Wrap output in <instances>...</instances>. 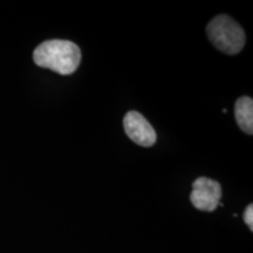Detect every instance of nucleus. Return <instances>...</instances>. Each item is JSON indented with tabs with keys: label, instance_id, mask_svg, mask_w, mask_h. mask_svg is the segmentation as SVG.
Instances as JSON below:
<instances>
[{
	"label": "nucleus",
	"instance_id": "f257e3e1",
	"mask_svg": "<svg viewBox=\"0 0 253 253\" xmlns=\"http://www.w3.org/2000/svg\"><path fill=\"white\" fill-rule=\"evenodd\" d=\"M33 60L39 67L50 69L60 75H71L81 62V50L68 40H47L34 49Z\"/></svg>",
	"mask_w": 253,
	"mask_h": 253
},
{
	"label": "nucleus",
	"instance_id": "f03ea898",
	"mask_svg": "<svg viewBox=\"0 0 253 253\" xmlns=\"http://www.w3.org/2000/svg\"><path fill=\"white\" fill-rule=\"evenodd\" d=\"M207 33L211 43L225 54H238L245 45L244 30L229 15L220 14L213 18L208 24Z\"/></svg>",
	"mask_w": 253,
	"mask_h": 253
},
{
	"label": "nucleus",
	"instance_id": "7ed1b4c3",
	"mask_svg": "<svg viewBox=\"0 0 253 253\" xmlns=\"http://www.w3.org/2000/svg\"><path fill=\"white\" fill-rule=\"evenodd\" d=\"M221 186L218 182L208 177H199L192 183L190 201L196 209L205 212H212L220 203Z\"/></svg>",
	"mask_w": 253,
	"mask_h": 253
},
{
	"label": "nucleus",
	"instance_id": "20e7f679",
	"mask_svg": "<svg viewBox=\"0 0 253 253\" xmlns=\"http://www.w3.org/2000/svg\"><path fill=\"white\" fill-rule=\"evenodd\" d=\"M123 126L126 136L137 145L149 148L156 143V131L148 120L138 112L131 110L126 113L123 119Z\"/></svg>",
	"mask_w": 253,
	"mask_h": 253
},
{
	"label": "nucleus",
	"instance_id": "39448f33",
	"mask_svg": "<svg viewBox=\"0 0 253 253\" xmlns=\"http://www.w3.org/2000/svg\"><path fill=\"white\" fill-rule=\"evenodd\" d=\"M237 125L246 134H253V100L249 96L239 97L235 106Z\"/></svg>",
	"mask_w": 253,
	"mask_h": 253
},
{
	"label": "nucleus",
	"instance_id": "423d86ee",
	"mask_svg": "<svg viewBox=\"0 0 253 253\" xmlns=\"http://www.w3.org/2000/svg\"><path fill=\"white\" fill-rule=\"evenodd\" d=\"M244 221L246 223V225L250 227V230L253 231V205L252 204H250L249 207L245 209Z\"/></svg>",
	"mask_w": 253,
	"mask_h": 253
}]
</instances>
